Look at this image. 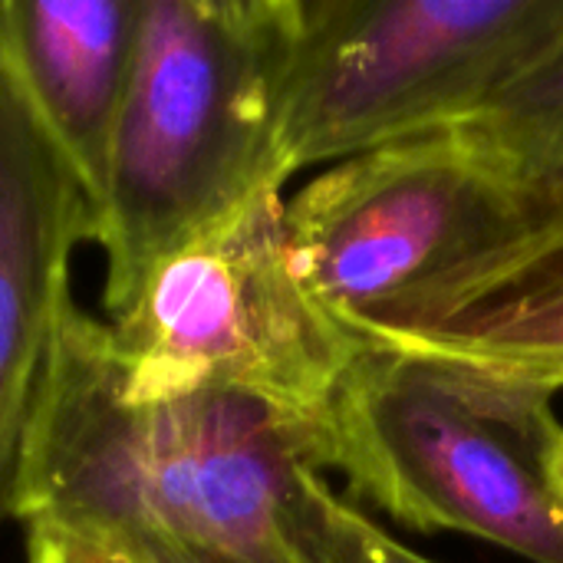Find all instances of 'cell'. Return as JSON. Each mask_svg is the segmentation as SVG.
Masks as SVG:
<instances>
[{
    "mask_svg": "<svg viewBox=\"0 0 563 563\" xmlns=\"http://www.w3.org/2000/svg\"><path fill=\"white\" fill-rule=\"evenodd\" d=\"M327 426L231 389L132 399L106 327L66 307L30 412L13 521L165 538L228 563H313Z\"/></svg>",
    "mask_w": 563,
    "mask_h": 563,
    "instance_id": "cell-1",
    "label": "cell"
},
{
    "mask_svg": "<svg viewBox=\"0 0 563 563\" xmlns=\"http://www.w3.org/2000/svg\"><path fill=\"white\" fill-rule=\"evenodd\" d=\"M297 0H142L139 49L92 205L102 307L122 310L148 267L261 188L274 158Z\"/></svg>",
    "mask_w": 563,
    "mask_h": 563,
    "instance_id": "cell-2",
    "label": "cell"
},
{
    "mask_svg": "<svg viewBox=\"0 0 563 563\" xmlns=\"http://www.w3.org/2000/svg\"><path fill=\"white\" fill-rule=\"evenodd\" d=\"M323 426L327 465L389 521L563 563L554 396L360 343Z\"/></svg>",
    "mask_w": 563,
    "mask_h": 563,
    "instance_id": "cell-3",
    "label": "cell"
},
{
    "mask_svg": "<svg viewBox=\"0 0 563 563\" xmlns=\"http://www.w3.org/2000/svg\"><path fill=\"white\" fill-rule=\"evenodd\" d=\"M284 188H261L148 267L102 317L132 399L231 389L323 419L360 340L303 284L284 228Z\"/></svg>",
    "mask_w": 563,
    "mask_h": 563,
    "instance_id": "cell-4",
    "label": "cell"
},
{
    "mask_svg": "<svg viewBox=\"0 0 563 563\" xmlns=\"http://www.w3.org/2000/svg\"><path fill=\"white\" fill-rule=\"evenodd\" d=\"M561 30L563 0H297L280 178L468 122Z\"/></svg>",
    "mask_w": 563,
    "mask_h": 563,
    "instance_id": "cell-5",
    "label": "cell"
},
{
    "mask_svg": "<svg viewBox=\"0 0 563 563\" xmlns=\"http://www.w3.org/2000/svg\"><path fill=\"white\" fill-rule=\"evenodd\" d=\"M561 185L462 122L330 165L284 205L287 247L353 330L515 238Z\"/></svg>",
    "mask_w": 563,
    "mask_h": 563,
    "instance_id": "cell-6",
    "label": "cell"
},
{
    "mask_svg": "<svg viewBox=\"0 0 563 563\" xmlns=\"http://www.w3.org/2000/svg\"><path fill=\"white\" fill-rule=\"evenodd\" d=\"M92 244V205L20 92L0 76V525L30 412L66 307L69 261Z\"/></svg>",
    "mask_w": 563,
    "mask_h": 563,
    "instance_id": "cell-7",
    "label": "cell"
},
{
    "mask_svg": "<svg viewBox=\"0 0 563 563\" xmlns=\"http://www.w3.org/2000/svg\"><path fill=\"white\" fill-rule=\"evenodd\" d=\"M366 346L563 389V185L551 205L472 264L350 330Z\"/></svg>",
    "mask_w": 563,
    "mask_h": 563,
    "instance_id": "cell-8",
    "label": "cell"
},
{
    "mask_svg": "<svg viewBox=\"0 0 563 563\" xmlns=\"http://www.w3.org/2000/svg\"><path fill=\"white\" fill-rule=\"evenodd\" d=\"M142 0H0V76L99 201L139 49Z\"/></svg>",
    "mask_w": 563,
    "mask_h": 563,
    "instance_id": "cell-9",
    "label": "cell"
},
{
    "mask_svg": "<svg viewBox=\"0 0 563 563\" xmlns=\"http://www.w3.org/2000/svg\"><path fill=\"white\" fill-rule=\"evenodd\" d=\"M465 125L521 165L563 175V30Z\"/></svg>",
    "mask_w": 563,
    "mask_h": 563,
    "instance_id": "cell-10",
    "label": "cell"
},
{
    "mask_svg": "<svg viewBox=\"0 0 563 563\" xmlns=\"http://www.w3.org/2000/svg\"><path fill=\"white\" fill-rule=\"evenodd\" d=\"M313 525V563H439L379 528L369 511L336 495L327 482L317 492Z\"/></svg>",
    "mask_w": 563,
    "mask_h": 563,
    "instance_id": "cell-11",
    "label": "cell"
},
{
    "mask_svg": "<svg viewBox=\"0 0 563 563\" xmlns=\"http://www.w3.org/2000/svg\"><path fill=\"white\" fill-rule=\"evenodd\" d=\"M63 541L79 563H228L214 554L142 534H82Z\"/></svg>",
    "mask_w": 563,
    "mask_h": 563,
    "instance_id": "cell-12",
    "label": "cell"
},
{
    "mask_svg": "<svg viewBox=\"0 0 563 563\" xmlns=\"http://www.w3.org/2000/svg\"><path fill=\"white\" fill-rule=\"evenodd\" d=\"M26 563H79L69 544L46 531H26Z\"/></svg>",
    "mask_w": 563,
    "mask_h": 563,
    "instance_id": "cell-13",
    "label": "cell"
},
{
    "mask_svg": "<svg viewBox=\"0 0 563 563\" xmlns=\"http://www.w3.org/2000/svg\"><path fill=\"white\" fill-rule=\"evenodd\" d=\"M558 482H561V492H563V445H561V455H558Z\"/></svg>",
    "mask_w": 563,
    "mask_h": 563,
    "instance_id": "cell-14",
    "label": "cell"
}]
</instances>
